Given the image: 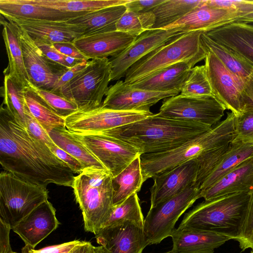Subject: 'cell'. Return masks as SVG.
<instances>
[{"label":"cell","mask_w":253,"mask_h":253,"mask_svg":"<svg viewBox=\"0 0 253 253\" xmlns=\"http://www.w3.org/2000/svg\"><path fill=\"white\" fill-rule=\"evenodd\" d=\"M0 163L7 171L44 187L49 183L72 187L75 178L70 167L19 124L2 104Z\"/></svg>","instance_id":"cell-1"},{"label":"cell","mask_w":253,"mask_h":253,"mask_svg":"<svg viewBox=\"0 0 253 253\" xmlns=\"http://www.w3.org/2000/svg\"><path fill=\"white\" fill-rule=\"evenodd\" d=\"M212 128L152 114L135 122L102 132L135 147L141 155L173 149Z\"/></svg>","instance_id":"cell-2"},{"label":"cell","mask_w":253,"mask_h":253,"mask_svg":"<svg viewBox=\"0 0 253 253\" xmlns=\"http://www.w3.org/2000/svg\"><path fill=\"white\" fill-rule=\"evenodd\" d=\"M235 115L226 118L214 127L173 149L157 154L140 156L144 181L192 159H197L228 146L234 139Z\"/></svg>","instance_id":"cell-3"},{"label":"cell","mask_w":253,"mask_h":253,"mask_svg":"<svg viewBox=\"0 0 253 253\" xmlns=\"http://www.w3.org/2000/svg\"><path fill=\"white\" fill-rule=\"evenodd\" d=\"M250 192L204 200L186 213L178 228L189 226L236 240L246 218Z\"/></svg>","instance_id":"cell-4"},{"label":"cell","mask_w":253,"mask_h":253,"mask_svg":"<svg viewBox=\"0 0 253 253\" xmlns=\"http://www.w3.org/2000/svg\"><path fill=\"white\" fill-rule=\"evenodd\" d=\"M112 178L107 170L85 169L72 187L82 211L85 231L95 235L113 207Z\"/></svg>","instance_id":"cell-5"},{"label":"cell","mask_w":253,"mask_h":253,"mask_svg":"<svg viewBox=\"0 0 253 253\" xmlns=\"http://www.w3.org/2000/svg\"><path fill=\"white\" fill-rule=\"evenodd\" d=\"M203 31L185 33L151 52L127 71L125 83L132 84L143 78L174 64L185 62L194 66L205 59L207 51L201 36Z\"/></svg>","instance_id":"cell-6"},{"label":"cell","mask_w":253,"mask_h":253,"mask_svg":"<svg viewBox=\"0 0 253 253\" xmlns=\"http://www.w3.org/2000/svg\"><path fill=\"white\" fill-rule=\"evenodd\" d=\"M46 187L9 172L0 174V218L12 229L42 203L48 200Z\"/></svg>","instance_id":"cell-7"},{"label":"cell","mask_w":253,"mask_h":253,"mask_svg":"<svg viewBox=\"0 0 253 253\" xmlns=\"http://www.w3.org/2000/svg\"><path fill=\"white\" fill-rule=\"evenodd\" d=\"M111 72L108 58L92 59L57 94L74 103L78 109L99 106L109 88Z\"/></svg>","instance_id":"cell-8"},{"label":"cell","mask_w":253,"mask_h":253,"mask_svg":"<svg viewBox=\"0 0 253 253\" xmlns=\"http://www.w3.org/2000/svg\"><path fill=\"white\" fill-rule=\"evenodd\" d=\"M200 192L194 184L176 196L150 207L143 227L149 245L158 244L171 236L179 218L201 198Z\"/></svg>","instance_id":"cell-9"},{"label":"cell","mask_w":253,"mask_h":253,"mask_svg":"<svg viewBox=\"0 0 253 253\" xmlns=\"http://www.w3.org/2000/svg\"><path fill=\"white\" fill-rule=\"evenodd\" d=\"M225 110L214 96L186 97L178 94L165 99L157 114L170 119L212 127L223 117Z\"/></svg>","instance_id":"cell-10"},{"label":"cell","mask_w":253,"mask_h":253,"mask_svg":"<svg viewBox=\"0 0 253 253\" xmlns=\"http://www.w3.org/2000/svg\"><path fill=\"white\" fill-rule=\"evenodd\" d=\"M152 114V112L114 110L101 104L78 109L65 118V124L69 130L75 133L101 132L135 122Z\"/></svg>","instance_id":"cell-11"},{"label":"cell","mask_w":253,"mask_h":253,"mask_svg":"<svg viewBox=\"0 0 253 253\" xmlns=\"http://www.w3.org/2000/svg\"><path fill=\"white\" fill-rule=\"evenodd\" d=\"M71 132L102 164L112 177L117 175L136 157L141 155L134 146L102 132Z\"/></svg>","instance_id":"cell-12"},{"label":"cell","mask_w":253,"mask_h":253,"mask_svg":"<svg viewBox=\"0 0 253 253\" xmlns=\"http://www.w3.org/2000/svg\"><path fill=\"white\" fill-rule=\"evenodd\" d=\"M13 23L17 30L25 66L31 84L35 87L51 90L68 69L49 60L26 31Z\"/></svg>","instance_id":"cell-13"},{"label":"cell","mask_w":253,"mask_h":253,"mask_svg":"<svg viewBox=\"0 0 253 253\" xmlns=\"http://www.w3.org/2000/svg\"><path fill=\"white\" fill-rule=\"evenodd\" d=\"M185 33L175 29H151L136 37L133 42L119 54L111 57L112 81L125 77L128 69L151 52L176 36Z\"/></svg>","instance_id":"cell-14"},{"label":"cell","mask_w":253,"mask_h":253,"mask_svg":"<svg viewBox=\"0 0 253 253\" xmlns=\"http://www.w3.org/2000/svg\"><path fill=\"white\" fill-rule=\"evenodd\" d=\"M206 51L204 66L214 96L226 109L236 116L241 115L243 113L241 97L244 84L229 71L212 52Z\"/></svg>","instance_id":"cell-15"},{"label":"cell","mask_w":253,"mask_h":253,"mask_svg":"<svg viewBox=\"0 0 253 253\" xmlns=\"http://www.w3.org/2000/svg\"><path fill=\"white\" fill-rule=\"evenodd\" d=\"M179 93L178 91L161 92L142 90L119 80L109 87L102 104L117 110L151 112L150 107L160 100Z\"/></svg>","instance_id":"cell-16"},{"label":"cell","mask_w":253,"mask_h":253,"mask_svg":"<svg viewBox=\"0 0 253 253\" xmlns=\"http://www.w3.org/2000/svg\"><path fill=\"white\" fill-rule=\"evenodd\" d=\"M198 167L197 160L192 159L154 177V183L150 189V207L176 196L195 184Z\"/></svg>","instance_id":"cell-17"},{"label":"cell","mask_w":253,"mask_h":253,"mask_svg":"<svg viewBox=\"0 0 253 253\" xmlns=\"http://www.w3.org/2000/svg\"><path fill=\"white\" fill-rule=\"evenodd\" d=\"M95 236L108 253H142L149 245L143 228L130 221L100 229Z\"/></svg>","instance_id":"cell-18"},{"label":"cell","mask_w":253,"mask_h":253,"mask_svg":"<svg viewBox=\"0 0 253 253\" xmlns=\"http://www.w3.org/2000/svg\"><path fill=\"white\" fill-rule=\"evenodd\" d=\"M25 30L35 42L48 44L73 42L84 34L81 26L68 21L5 18Z\"/></svg>","instance_id":"cell-19"},{"label":"cell","mask_w":253,"mask_h":253,"mask_svg":"<svg viewBox=\"0 0 253 253\" xmlns=\"http://www.w3.org/2000/svg\"><path fill=\"white\" fill-rule=\"evenodd\" d=\"M60 224L56 210L48 200L42 203L12 229L26 246H36Z\"/></svg>","instance_id":"cell-20"},{"label":"cell","mask_w":253,"mask_h":253,"mask_svg":"<svg viewBox=\"0 0 253 253\" xmlns=\"http://www.w3.org/2000/svg\"><path fill=\"white\" fill-rule=\"evenodd\" d=\"M136 37L118 31L82 35L73 42L88 59L108 58L119 54Z\"/></svg>","instance_id":"cell-21"},{"label":"cell","mask_w":253,"mask_h":253,"mask_svg":"<svg viewBox=\"0 0 253 253\" xmlns=\"http://www.w3.org/2000/svg\"><path fill=\"white\" fill-rule=\"evenodd\" d=\"M236 13L227 9L211 7L206 4L197 6L165 29H175L183 33L195 31H211L226 24L237 22Z\"/></svg>","instance_id":"cell-22"},{"label":"cell","mask_w":253,"mask_h":253,"mask_svg":"<svg viewBox=\"0 0 253 253\" xmlns=\"http://www.w3.org/2000/svg\"><path fill=\"white\" fill-rule=\"evenodd\" d=\"M204 33L238 54L253 67V25L234 22Z\"/></svg>","instance_id":"cell-23"},{"label":"cell","mask_w":253,"mask_h":253,"mask_svg":"<svg viewBox=\"0 0 253 253\" xmlns=\"http://www.w3.org/2000/svg\"><path fill=\"white\" fill-rule=\"evenodd\" d=\"M173 253H214L231 239L189 226L174 228L170 236Z\"/></svg>","instance_id":"cell-24"},{"label":"cell","mask_w":253,"mask_h":253,"mask_svg":"<svg viewBox=\"0 0 253 253\" xmlns=\"http://www.w3.org/2000/svg\"><path fill=\"white\" fill-rule=\"evenodd\" d=\"M253 189V158L240 164L208 188L201 191L205 200L233 193L250 192Z\"/></svg>","instance_id":"cell-25"},{"label":"cell","mask_w":253,"mask_h":253,"mask_svg":"<svg viewBox=\"0 0 253 253\" xmlns=\"http://www.w3.org/2000/svg\"><path fill=\"white\" fill-rule=\"evenodd\" d=\"M194 66L182 62L154 72L129 85L150 91L180 92L190 70Z\"/></svg>","instance_id":"cell-26"},{"label":"cell","mask_w":253,"mask_h":253,"mask_svg":"<svg viewBox=\"0 0 253 253\" xmlns=\"http://www.w3.org/2000/svg\"><path fill=\"white\" fill-rule=\"evenodd\" d=\"M0 22L2 26V35L8 59V66L3 73L21 87H30L33 85L25 66L16 27L13 23L2 18Z\"/></svg>","instance_id":"cell-27"},{"label":"cell","mask_w":253,"mask_h":253,"mask_svg":"<svg viewBox=\"0 0 253 253\" xmlns=\"http://www.w3.org/2000/svg\"><path fill=\"white\" fill-rule=\"evenodd\" d=\"M0 12L4 18L50 21H67L85 14L61 11L26 0H0Z\"/></svg>","instance_id":"cell-28"},{"label":"cell","mask_w":253,"mask_h":253,"mask_svg":"<svg viewBox=\"0 0 253 253\" xmlns=\"http://www.w3.org/2000/svg\"><path fill=\"white\" fill-rule=\"evenodd\" d=\"M125 5L102 8L68 21L83 27L84 29L83 35L115 31H117V22L126 10Z\"/></svg>","instance_id":"cell-29"},{"label":"cell","mask_w":253,"mask_h":253,"mask_svg":"<svg viewBox=\"0 0 253 253\" xmlns=\"http://www.w3.org/2000/svg\"><path fill=\"white\" fill-rule=\"evenodd\" d=\"M252 158L253 144L231 142L215 167L200 185L201 191L208 188L240 164Z\"/></svg>","instance_id":"cell-30"},{"label":"cell","mask_w":253,"mask_h":253,"mask_svg":"<svg viewBox=\"0 0 253 253\" xmlns=\"http://www.w3.org/2000/svg\"><path fill=\"white\" fill-rule=\"evenodd\" d=\"M140 156L136 157L117 175L112 177L113 206L121 204L130 195L140 190L144 182Z\"/></svg>","instance_id":"cell-31"},{"label":"cell","mask_w":253,"mask_h":253,"mask_svg":"<svg viewBox=\"0 0 253 253\" xmlns=\"http://www.w3.org/2000/svg\"><path fill=\"white\" fill-rule=\"evenodd\" d=\"M60 148L77 159L85 169L107 170L102 164L65 126L53 129L49 133Z\"/></svg>","instance_id":"cell-32"},{"label":"cell","mask_w":253,"mask_h":253,"mask_svg":"<svg viewBox=\"0 0 253 253\" xmlns=\"http://www.w3.org/2000/svg\"><path fill=\"white\" fill-rule=\"evenodd\" d=\"M202 44L206 50L212 52L225 67L244 84L253 72V67L238 54L207 37L201 36Z\"/></svg>","instance_id":"cell-33"},{"label":"cell","mask_w":253,"mask_h":253,"mask_svg":"<svg viewBox=\"0 0 253 253\" xmlns=\"http://www.w3.org/2000/svg\"><path fill=\"white\" fill-rule=\"evenodd\" d=\"M206 0H165L151 11L155 16V22L152 29H164L194 8L205 4Z\"/></svg>","instance_id":"cell-34"},{"label":"cell","mask_w":253,"mask_h":253,"mask_svg":"<svg viewBox=\"0 0 253 253\" xmlns=\"http://www.w3.org/2000/svg\"><path fill=\"white\" fill-rule=\"evenodd\" d=\"M28 2L61 11L86 13L102 8L124 5L130 0H26Z\"/></svg>","instance_id":"cell-35"},{"label":"cell","mask_w":253,"mask_h":253,"mask_svg":"<svg viewBox=\"0 0 253 253\" xmlns=\"http://www.w3.org/2000/svg\"><path fill=\"white\" fill-rule=\"evenodd\" d=\"M24 90L26 103L31 114L48 133L55 128L65 126V118L52 110L31 87Z\"/></svg>","instance_id":"cell-36"},{"label":"cell","mask_w":253,"mask_h":253,"mask_svg":"<svg viewBox=\"0 0 253 253\" xmlns=\"http://www.w3.org/2000/svg\"><path fill=\"white\" fill-rule=\"evenodd\" d=\"M144 221L139 198L137 193H135L121 204L113 206L110 214L99 230L125 221L133 222L143 228Z\"/></svg>","instance_id":"cell-37"},{"label":"cell","mask_w":253,"mask_h":253,"mask_svg":"<svg viewBox=\"0 0 253 253\" xmlns=\"http://www.w3.org/2000/svg\"><path fill=\"white\" fill-rule=\"evenodd\" d=\"M0 90L3 99V105L19 124L26 128L25 111L27 105L24 88L14 83L8 76L4 75Z\"/></svg>","instance_id":"cell-38"},{"label":"cell","mask_w":253,"mask_h":253,"mask_svg":"<svg viewBox=\"0 0 253 253\" xmlns=\"http://www.w3.org/2000/svg\"><path fill=\"white\" fill-rule=\"evenodd\" d=\"M155 22V16L152 11L134 12L126 10L116 24L118 31L137 37L151 29Z\"/></svg>","instance_id":"cell-39"},{"label":"cell","mask_w":253,"mask_h":253,"mask_svg":"<svg viewBox=\"0 0 253 253\" xmlns=\"http://www.w3.org/2000/svg\"><path fill=\"white\" fill-rule=\"evenodd\" d=\"M179 95L186 97L214 96L204 65L196 66L190 70Z\"/></svg>","instance_id":"cell-40"},{"label":"cell","mask_w":253,"mask_h":253,"mask_svg":"<svg viewBox=\"0 0 253 253\" xmlns=\"http://www.w3.org/2000/svg\"><path fill=\"white\" fill-rule=\"evenodd\" d=\"M55 113L65 118L78 109L73 102L50 90L30 87Z\"/></svg>","instance_id":"cell-41"},{"label":"cell","mask_w":253,"mask_h":253,"mask_svg":"<svg viewBox=\"0 0 253 253\" xmlns=\"http://www.w3.org/2000/svg\"><path fill=\"white\" fill-rule=\"evenodd\" d=\"M235 135L232 142L253 144V112H244L235 116Z\"/></svg>","instance_id":"cell-42"},{"label":"cell","mask_w":253,"mask_h":253,"mask_svg":"<svg viewBox=\"0 0 253 253\" xmlns=\"http://www.w3.org/2000/svg\"><path fill=\"white\" fill-rule=\"evenodd\" d=\"M206 4L231 11L238 14L239 18L253 13V0H207Z\"/></svg>","instance_id":"cell-43"},{"label":"cell","mask_w":253,"mask_h":253,"mask_svg":"<svg viewBox=\"0 0 253 253\" xmlns=\"http://www.w3.org/2000/svg\"><path fill=\"white\" fill-rule=\"evenodd\" d=\"M242 251L253 247V189L250 198L246 218L240 236L236 240Z\"/></svg>","instance_id":"cell-44"},{"label":"cell","mask_w":253,"mask_h":253,"mask_svg":"<svg viewBox=\"0 0 253 253\" xmlns=\"http://www.w3.org/2000/svg\"><path fill=\"white\" fill-rule=\"evenodd\" d=\"M35 43L42 53L49 60L67 69H69L84 61L73 58L62 54L53 46L52 44L41 42H35Z\"/></svg>","instance_id":"cell-45"},{"label":"cell","mask_w":253,"mask_h":253,"mask_svg":"<svg viewBox=\"0 0 253 253\" xmlns=\"http://www.w3.org/2000/svg\"><path fill=\"white\" fill-rule=\"evenodd\" d=\"M26 128L28 131L49 149L55 144L49 133L31 114L28 106L26 109Z\"/></svg>","instance_id":"cell-46"},{"label":"cell","mask_w":253,"mask_h":253,"mask_svg":"<svg viewBox=\"0 0 253 253\" xmlns=\"http://www.w3.org/2000/svg\"><path fill=\"white\" fill-rule=\"evenodd\" d=\"M83 241L76 240L47 246L39 250L25 245L21 251L22 253H72L75 247L82 243Z\"/></svg>","instance_id":"cell-47"},{"label":"cell","mask_w":253,"mask_h":253,"mask_svg":"<svg viewBox=\"0 0 253 253\" xmlns=\"http://www.w3.org/2000/svg\"><path fill=\"white\" fill-rule=\"evenodd\" d=\"M49 149L58 158L65 163L74 173H80L84 169L80 162L60 148L55 143Z\"/></svg>","instance_id":"cell-48"},{"label":"cell","mask_w":253,"mask_h":253,"mask_svg":"<svg viewBox=\"0 0 253 253\" xmlns=\"http://www.w3.org/2000/svg\"><path fill=\"white\" fill-rule=\"evenodd\" d=\"M241 101L243 112H253V72L245 83L241 91Z\"/></svg>","instance_id":"cell-49"},{"label":"cell","mask_w":253,"mask_h":253,"mask_svg":"<svg viewBox=\"0 0 253 253\" xmlns=\"http://www.w3.org/2000/svg\"><path fill=\"white\" fill-rule=\"evenodd\" d=\"M165 0H130L125 5L126 10L134 12H146L151 11L154 7Z\"/></svg>","instance_id":"cell-50"},{"label":"cell","mask_w":253,"mask_h":253,"mask_svg":"<svg viewBox=\"0 0 253 253\" xmlns=\"http://www.w3.org/2000/svg\"><path fill=\"white\" fill-rule=\"evenodd\" d=\"M88 61L87 60H84L67 69L58 79L54 87L50 91L58 93L60 88L63 85L71 80L79 72L86 66Z\"/></svg>","instance_id":"cell-51"},{"label":"cell","mask_w":253,"mask_h":253,"mask_svg":"<svg viewBox=\"0 0 253 253\" xmlns=\"http://www.w3.org/2000/svg\"><path fill=\"white\" fill-rule=\"evenodd\" d=\"M52 45L58 51L66 56L78 60L88 61L73 42L54 43Z\"/></svg>","instance_id":"cell-52"},{"label":"cell","mask_w":253,"mask_h":253,"mask_svg":"<svg viewBox=\"0 0 253 253\" xmlns=\"http://www.w3.org/2000/svg\"><path fill=\"white\" fill-rule=\"evenodd\" d=\"M12 229L9 224L0 218V253H12L9 234Z\"/></svg>","instance_id":"cell-53"},{"label":"cell","mask_w":253,"mask_h":253,"mask_svg":"<svg viewBox=\"0 0 253 253\" xmlns=\"http://www.w3.org/2000/svg\"><path fill=\"white\" fill-rule=\"evenodd\" d=\"M94 248L91 243L83 241L75 247L72 253H94Z\"/></svg>","instance_id":"cell-54"},{"label":"cell","mask_w":253,"mask_h":253,"mask_svg":"<svg viewBox=\"0 0 253 253\" xmlns=\"http://www.w3.org/2000/svg\"><path fill=\"white\" fill-rule=\"evenodd\" d=\"M237 22H242L244 23H253V13L239 18Z\"/></svg>","instance_id":"cell-55"},{"label":"cell","mask_w":253,"mask_h":253,"mask_svg":"<svg viewBox=\"0 0 253 253\" xmlns=\"http://www.w3.org/2000/svg\"><path fill=\"white\" fill-rule=\"evenodd\" d=\"M94 253H108L104 248L101 246L95 247Z\"/></svg>","instance_id":"cell-56"},{"label":"cell","mask_w":253,"mask_h":253,"mask_svg":"<svg viewBox=\"0 0 253 253\" xmlns=\"http://www.w3.org/2000/svg\"><path fill=\"white\" fill-rule=\"evenodd\" d=\"M173 253V252H172V251L171 250L170 251H168V252H164V253Z\"/></svg>","instance_id":"cell-57"},{"label":"cell","mask_w":253,"mask_h":253,"mask_svg":"<svg viewBox=\"0 0 253 253\" xmlns=\"http://www.w3.org/2000/svg\"><path fill=\"white\" fill-rule=\"evenodd\" d=\"M251 249H252V250L251 251V253H253V247Z\"/></svg>","instance_id":"cell-58"},{"label":"cell","mask_w":253,"mask_h":253,"mask_svg":"<svg viewBox=\"0 0 253 253\" xmlns=\"http://www.w3.org/2000/svg\"><path fill=\"white\" fill-rule=\"evenodd\" d=\"M12 253H16V252H13Z\"/></svg>","instance_id":"cell-59"}]
</instances>
